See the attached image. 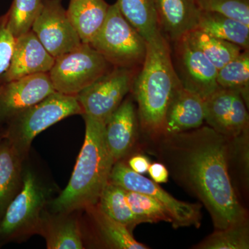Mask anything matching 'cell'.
I'll list each match as a JSON object with an SVG mask.
<instances>
[{
    "mask_svg": "<svg viewBox=\"0 0 249 249\" xmlns=\"http://www.w3.org/2000/svg\"><path fill=\"white\" fill-rule=\"evenodd\" d=\"M151 142L153 153L173 179L204 204L214 230L248 220L229 175V139L201 126Z\"/></svg>",
    "mask_w": 249,
    "mask_h": 249,
    "instance_id": "obj_1",
    "label": "cell"
},
{
    "mask_svg": "<svg viewBox=\"0 0 249 249\" xmlns=\"http://www.w3.org/2000/svg\"><path fill=\"white\" fill-rule=\"evenodd\" d=\"M181 85L174 68L169 41L160 31L147 42L142 70L132 88L138 105L139 125L150 141L163 135L167 108Z\"/></svg>",
    "mask_w": 249,
    "mask_h": 249,
    "instance_id": "obj_2",
    "label": "cell"
},
{
    "mask_svg": "<svg viewBox=\"0 0 249 249\" xmlns=\"http://www.w3.org/2000/svg\"><path fill=\"white\" fill-rule=\"evenodd\" d=\"M84 143L66 188L52 204L57 213L67 214L98 204L114 165L106 139L103 121L83 114Z\"/></svg>",
    "mask_w": 249,
    "mask_h": 249,
    "instance_id": "obj_3",
    "label": "cell"
},
{
    "mask_svg": "<svg viewBox=\"0 0 249 249\" xmlns=\"http://www.w3.org/2000/svg\"><path fill=\"white\" fill-rule=\"evenodd\" d=\"M83 113L76 96L55 91L8 119L1 139H6L24 156L36 136L65 118Z\"/></svg>",
    "mask_w": 249,
    "mask_h": 249,
    "instance_id": "obj_4",
    "label": "cell"
},
{
    "mask_svg": "<svg viewBox=\"0 0 249 249\" xmlns=\"http://www.w3.org/2000/svg\"><path fill=\"white\" fill-rule=\"evenodd\" d=\"M114 67L137 69L146 54L147 41L121 14L109 5L102 27L89 44Z\"/></svg>",
    "mask_w": 249,
    "mask_h": 249,
    "instance_id": "obj_5",
    "label": "cell"
},
{
    "mask_svg": "<svg viewBox=\"0 0 249 249\" xmlns=\"http://www.w3.org/2000/svg\"><path fill=\"white\" fill-rule=\"evenodd\" d=\"M111 66L89 44L82 43L55 58L49 74L56 92L76 96L110 71Z\"/></svg>",
    "mask_w": 249,
    "mask_h": 249,
    "instance_id": "obj_6",
    "label": "cell"
},
{
    "mask_svg": "<svg viewBox=\"0 0 249 249\" xmlns=\"http://www.w3.org/2000/svg\"><path fill=\"white\" fill-rule=\"evenodd\" d=\"M47 203V192L36 175L26 172L22 186L0 217V241H10L40 230L42 209Z\"/></svg>",
    "mask_w": 249,
    "mask_h": 249,
    "instance_id": "obj_7",
    "label": "cell"
},
{
    "mask_svg": "<svg viewBox=\"0 0 249 249\" xmlns=\"http://www.w3.org/2000/svg\"><path fill=\"white\" fill-rule=\"evenodd\" d=\"M108 181L127 191L138 192L154 198L171 216L174 229L200 227L202 214L201 204L179 201L163 190L158 183L135 173L120 160L113 165Z\"/></svg>",
    "mask_w": 249,
    "mask_h": 249,
    "instance_id": "obj_8",
    "label": "cell"
},
{
    "mask_svg": "<svg viewBox=\"0 0 249 249\" xmlns=\"http://www.w3.org/2000/svg\"><path fill=\"white\" fill-rule=\"evenodd\" d=\"M137 69L114 67L76 95L82 115L107 124L124 96L132 90Z\"/></svg>",
    "mask_w": 249,
    "mask_h": 249,
    "instance_id": "obj_9",
    "label": "cell"
},
{
    "mask_svg": "<svg viewBox=\"0 0 249 249\" xmlns=\"http://www.w3.org/2000/svg\"><path fill=\"white\" fill-rule=\"evenodd\" d=\"M173 43L172 59L180 83L185 89L206 99L219 88L217 68L195 45L188 34Z\"/></svg>",
    "mask_w": 249,
    "mask_h": 249,
    "instance_id": "obj_10",
    "label": "cell"
},
{
    "mask_svg": "<svg viewBox=\"0 0 249 249\" xmlns=\"http://www.w3.org/2000/svg\"><path fill=\"white\" fill-rule=\"evenodd\" d=\"M31 31L54 58L74 50L83 43L62 0H42Z\"/></svg>",
    "mask_w": 249,
    "mask_h": 249,
    "instance_id": "obj_11",
    "label": "cell"
},
{
    "mask_svg": "<svg viewBox=\"0 0 249 249\" xmlns=\"http://www.w3.org/2000/svg\"><path fill=\"white\" fill-rule=\"evenodd\" d=\"M247 108L240 93L219 88L204 99V121L217 133L233 138L249 129Z\"/></svg>",
    "mask_w": 249,
    "mask_h": 249,
    "instance_id": "obj_12",
    "label": "cell"
},
{
    "mask_svg": "<svg viewBox=\"0 0 249 249\" xmlns=\"http://www.w3.org/2000/svg\"><path fill=\"white\" fill-rule=\"evenodd\" d=\"M55 92L49 73L29 75L0 86V119H9Z\"/></svg>",
    "mask_w": 249,
    "mask_h": 249,
    "instance_id": "obj_13",
    "label": "cell"
},
{
    "mask_svg": "<svg viewBox=\"0 0 249 249\" xmlns=\"http://www.w3.org/2000/svg\"><path fill=\"white\" fill-rule=\"evenodd\" d=\"M55 58L47 52L32 31L16 38L14 55L4 82L39 73H49Z\"/></svg>",
    "mask_w": 249,
    "mask_h": 249,
    "instance_id": "obj_14",
    "label": "cell"
},
{
    "mask_svg": "<svg viewBox=\"0 0 249 249\" xmlns=\"http://www.w3.org/2000/svg\"><path fill=\"white\" fill-rule=\"evenodd\" d=\"M139 126L138 113L132 98L123 101L106 124V139L114 163L133 147Z\"/></svg>",
    "mask_w": 249,
    "mask_h": 249,
    "instance_id": "obj_15",
    "label": "cell"
},
{
    "mask_svg": "<svg viewBox=\"0 0 249 249\" xmlns=\"http://www.w3.org/2000/svg\"><path fill=\"white\" fill-rule=\"evenodd\" d=\"M159 29L175 42L197 28L201 9L196 0H155Z\"/></svg>",
    "mask_w": 249,
    "mask_h": 249,
    "instance_id": "obj_16",
    "label": "cell"
},
{
    "mask_svg": "<svg viewBox=\"0 0 249 249\" xmlns=\"http://www.w3.org/2000/svg\"><path fill=\"white\" fill-rule=\"evenodd\" d=\"M204 122V100L182 85L178 87L167 108L163 135L198 128Z\"/></svg>",
    "mask_w": 249,
    "mask_h": 249,
    "instance_id": "obj_17",
    "label": "cell"
},
{
    "mask_svg": "<svg viewBox=\"0 0 249 249\" xmlns=\"http://www.w3.org/2000/svg\"><path fill=\"white\" fill-rule=\"evenodd\" d=\"M109 6L105 0H70L67 16L83 43L89 44L102 27Z\"/></svg>",
    "mask_w": 249,
    "mask_h": 249,
    "instance_id": "obj_18",
    "label": "cell"
},
{
    "mask_svg": "<svg viewBox=\"0 0 249 249\" xmlns=\"http://www.w3.org/2000/svg\"><path fill=\"white\" fill-rule=\"evenodd\" d=\"M23 155L6 139L0 142V217L20 189Z\"/></svg>",
    "mask_w": 249,
    "mask_h": 249,
    "instance_id": "obj_19",
    "label": "cell"
},
{
    "mask_svg": "<svg viewBox=\"0 0 249 249\" xmlns=\"http://www.w3.org/2000/svg\"><path fill=\"white\" fill-rule=\"evenodd\" d=\"M196 29L249 49V26L217 13L201 11Z\"/></svg>",
    "mask_w": 249,
    "mask_h": 249,
    "instance_id": "obj_20",
    "label": "cell"
},
{
    "mask_svg": "<svg viewBox=\"0 0 249 249\" xmlns=\"http://www.w3.org/2000/svg\"><path fill=\"white\" fill-rule=\"evenodd\" d=\"M121 14L147 41L160 31L155 0H117Z\"/></svg>",
    "mask_w": 249,
    "mask_h": 249,
    "instance_id": "obj_21",
    "label": "cell"
},
{
    "mask_svg": "<svg viewBox=\"0 0 249 249\" xmlns=\"http://www.w3.org/2000/svg\"><path fill=\"white\" fill-rule=\"evenodd\" d=\"M92 216L93 220L107 246L113 249H147L149 247L139 243L124 226L109 217L100 209L98 205L88 209Z\"/></svg>",
    "mask_w": 249,
    "mask_h": 249,
    "instance_id": "obj_22",
    "label": "cell"
},
{
    "mask_svg": "<svg viewBox=\"0 0 249 249\" xmlns=\"http://www.w3.org/2000/svg\"><path fill=\"white\" fill-rule=\"evenodd\" d=\"M126 191L124 188L108 181L97 205L105 213L132 232L141 223L129 207Z\"/></svg>",
    "mask_w": 249,
    "mask_h": 249,
    "instance_id": "obj_23",
    "label": "cell"
},
{
    "mask_svg": "<svg viewBox=\"0 0 249 249\" xmlns=\"http://www.w3.org/2000/svg\"><path fill=\"white\" fill-rule=\"evenodd\" d=\"M192 42L207 57L217 70L240 55V46L217 38L196 29L188 34Z\"/></svg>",
    "mask_w": 249,
    "mask_h": 249,
    "instance_id": "obj_24",
    "label": "cell"
},
{
    "mask_svg": "<svg viewBox=\"0 0 249 249\" xmlns=\"http://www.w3.org/2000/svg\"><path fill=\"white\" fill-rule=\"evenodd\" d=\"M40 230L45 235L49 249H82L84 248L79 224L70 218H61L42 224Z\"/></svg>",
    "mask_w": 249,
    "mask_h": 249,
    "instance_id": "obj_25",
    "label": "cell"
},
{
    "mask_svg": "<svg viewBox=\"0 0 249 249\" xmlns=\"http://www.w3.org/2000/svg\"><path fill=\"white\" fill-rule=\"evenodd\" d=\"M219 88L240 93L247 107L249 102V49H244L238 56L217 71Z\"/></svg>",
    "mask_w": 249,
    "mask_h": 249,
    "instance_id": "obj_26",
    "label": "cell"
},
{
    "mask_svg": "<svg viewBox=\"0 0 249 249\" xmlns=\"http://www.w3.org/2000/svg\"><path fill=\"white\" fill-rule=\"evenodd\" d=\"M249 248V221L238 223L224 229L214 230L196 249H248Z\"/></svg>",
    "mask_w": 249,
    "mask_h": 249,
    "instance_id": "obj_27",
    "label": "cell"
},
{
    "mask_svg": "<svg viewBox=\"0 0 249 249\" xmlns=\"http://www.w3.org/2000/svg\"><path fill=\"white\" fill-rule=\"evenodd\" d=\"M126 196L129 207L141 224L160 222L172 224L173 220L168 211L151 196L131 191H126Z\"/></svg>",
    "mask_w": 249,
    "mask_h": 249,
    "instance_id": "obj_28",
    "label": "cell"
},
{
    "mask_svg": "<svg viewBox=\"0 0 249 249\" xmlns=\"http://www.w3.org/2000/svg\"><path fill=\"white\" fill-rule=\"evenodd\" d=\"M42 0H14L7 13L10 30L16 38L31 31L42 6Z\"/></svg>",
    "mask_w": 249,
    "mask_h": 249,
    "instance_id": "obj_29",
    "label": "cell"
},
{
    "mask_svg": "<svg viewBox=\"0 0 249 249\" xmlns=\"http://www.w3.org/2000/svg\"><path fill=\"white\" fill-rule=\"evenodd\" d=\"M249 129L229 139L228 168H234L245 188L249 181Z\"/></svg>",
    "mask_w": 249,
    "mask_h": 249,
    "instance_id": "obj_30",
    "label": "cell"
},
{
    "mask_svg": "<svg viewBox=\"0 0 249 249\" xmlns=\"http://www.w3.org/2000/svg\"><path fill=\"white\" fill-rule=\"evenodd\" d=\"M201 11L217 13L249 26V0H196Z\"/></svg>",
    "mask_w": 249,
    "mask_h": 249,
    "instance_id": "obj_31",
    "label": "cell"
},
{
    "mask_svg": "<svg viewBox=\"0 0 249 249\" xmlns=\"http://www.w3.org/2000/svg\"><path fill=\"white\" fill-rule=\"evenodd\" d=\"M16 38L10 30L7 14L0 18V76L4 74L12 60Z\"/></svg>",
    "mask_w": 249,
    "mask_h": 249,
    "instance_id": "obj_32",
    "label": "cell"
},
{
    "mask_svg": "<svg viewBox=\"0 0 249 249\" xmlns=\"http://www.w3.org/2000/svg\"><path fill=\"white\" fill-rule=\"evenodd\" d=\"M147 173L152 181L157 183H167L169 178V172L165 165L160 162L150 163Z\"/></svg>",
    "mask_w": 249,
    "mask_h": 249,
    "instance_id": "obj_33",
    "label": "cell"
},
{
    "mask_svg": "<svg viewBox=\"0 0 249 249\" xmlns=\"http://www.w3.org/2000/svg\"><path fill=\"white\" fill-rule=\"evenodd\" d=\"M127 165L135 173L142 175V174L147 173L148 171L150 162L145 156L137 155L131 157Z\"/></svg>",
    "mask_w": 249,
    "mask_h": 249,
    "instance_id": "obj_34",
    "label": "cell"
},
{
    "mask_svg": "<svg viewBox=\"0 0 249 249\" xmlns=\"http://www.w3.org/2000/svg\"><path fill=\"white\" fill-rule=\"evenodd\" d=\"M1 133H0V142H1Z\"/></svg>",
    "mask_w": 249,
    "mask_h": 249,
    "instance_id": "obj_35",
    "label": "cell"
}]
</instances>
